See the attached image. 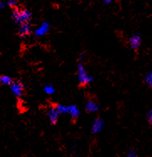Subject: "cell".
Returning a JSON list of instances; mask_svg holds the SVG:
<instances>
[{"label": "cell", "mask_w": 152, "mask_h": 157, "mask_svg": "<svg viewBox=\"0 0 152 157\" xmlns=\"http://www.w3.org/2000/svg\"><path fill=\"white\" fill-rule=\"evenodd\" d=\"M12 18L16 24H21L24 22H29L32 19V13L27 9L14 8L12 12Z\"/></svg>", "instance_id": "obj_1"}, {"label": "cell", "mask_w": 152, "mask_h": 157, "mask_svg": "<svg viewBox=\"0 0 152 157\" xmlns=\"http://www.w3.org/2000/svg\"><path fill=\"white\" fill-rule=\"evenodd\" d=\"M78 80L81 86H87L93 80V78L87 73L82 61H78Z\"/></svg>", "instance_id": "obj_2"}, {"label": "cell", "mask_w": 152, "mask_h": 157, "mask_svg": "<svg viewBox=\"0 0 152 157\" xmlns=\"http://www.w3.org/2000/svg\"><path fill=\"white\" fill-rule=\"evenodd\" d=\"M10 89L12 91V93L16 98H20L22 97L25 90V86L20 81H16V82H12V83L10 84Z\"/></svg>", "instance_id": "obj_3"}, {"label": "cell", "mask_w": 152, "mask_h": 157, "mask_svg": "<svg viewBox=\"0 0 152 157\" xmlns=\"http://www.w3.org/2000/svg\"><path fill=\"white\" fill-rule=\"evenodd\" d=\"M129 45L133 51H138L141 45V36L139 33H135L129 39Z\"/></svg>", "instance_id": "obj_4"}, {"label": "cell", "mask_w": 152, "mask_h": 157, "mask_svg": "<svg viewBox=\"0 0 152 157\" xmlns=\"http://www.w3.org/2000/svg\"><path fill=\"white\" fill-rule=\"evenodd\" d=\"M19 35L20 37L25 38L27 36L31 35L32 29H31V25L29 22H24L21 24H19Z\"/></svg>", "instance_id": "obj_5"}, {"label": "cell", "mask_w": 152, "mask_h": 157, "mask_svg": "<svg viewBox=\"0 0 152 157\" xmlns=\"http://www.w3.org/2000/svg\"><path fill=\"white\" fill-rule=\"evenodd\" d=\"M50 28H51V25L49 24L48 22H42L40 24V25L36 28L34 31V34L36 35V37H41L43 35H46L47 33L49 32L50 30Z\"/></svg>", "instance_id": "obj_6"}, {"label": "cell", "mask_w": 152, "mask_h": 157, "mask_svg": "<svg viewBox=\"0 0 152 157\" xmlns=\"http://www.w3.org/2000/svg\"><path fill=\"white\" fill-rule=\"evenodd\" d=\"M59 115L60 114L57 112L55 107H51L47 110V116H48V119L51 124H55L56 123L58 122Z\"/></svg>", "instance_id": "obj_7"}, {"label": "cell", "mask_w": 152, "mask_h": 157, "mask_svg": "<svg viewBox=\"0 0 152 157\" xmlns=\"http://www.w3.org/2000/svg\"><path fill=\"white\" fill-rule=\"evenodd\" d=\"M85 109L88 113H96L99 110V105L94 99H88L85 104Z\"/></svg>", "instance_id": "obj_8"}, {"label": "cell", "mask_w": 152, "mask_h": 157, "mask_svg": "<svg viewBox=\"0 0 152 157\" xmlns=\"http://www.w3.org/2000/svg\"><path fill=\"white\" fill-rule=\"evenodd\" d=\"M66 113L70 115L72 120H76V119H78V118L80 115V110L78 109V106L72 104V105L67 106V112H66Z\"/></svg>", "instance_id": "obj_9"}, {"label": "cell", "mask_w": 152, "mask_h": 157, "mask_svg": "<svg viewBox=\"0 0 152 157\" xmlns=\"http://www.w3.org/2000/svg\"><path fill=\"white\" fill-rule=\"evenodd\" d=\"M104 120L101 118H97L93 121V127H92V130L93 133H98L102 130V128L104 127Z\"/></svg>", "instance_id": "obj_10"}, {"label": "cell", "mask_w": 152, "mask_h": 157, "mask_svg": "<svg viewBox=\"0 0 152 157\" xmlns=\"http://www.w3.org/2000/svg\"><path fill=\"white\" fill-rule=\"evenodd\" d=\"M13 82L12 77L8 75H1L0 76V84L2 85H10Z\"/></svg>", "instance_id": "obj_11"}, {"label": "cell", "mask_w": 152, "mask_h": 157, "mask_svg": "<svg viewBox=\"0 0 152 157\" xmlns=\"http://www.w3.org/2000/svg\"><path fill=\"white\" fill-rule=\"evenodd\" d=\"M43 90H44L45 93L48 94V95H52V94H54L55 93V87H53L51 84H46L43 88Z\"/></svg>", "instance_id": "obj_12"}, {"label": "cell", "mask_w": 152, "mask_h": 157, "mask_svg": "<svg viewBox=\"0 0 152 157\" xmlns=\"http://www.w3.org/2000/svg\"><path fill=\"white\" fill-rule=\"evenodd\" d=\"M55 107L56 110H57V112L59 113V114H64V113H66V112H67V106L58 103Z\"/></svg>", "instance_id": "obj_13"}, {"label": "cell", "mask_w": 152, "mask_h": 157, "mask_svg": "<svg viewBox=\"0 0 152 157\" xmlns=\"http://www.w3.org/2000/svg\"><path fill=\"white\" fill-rule=\"evenodd\" d=\"M144 81L146 82V83L149 86V87H151L152 86V73L150 71L147 72V73L145 75L144 77Z\"/></svg>", "instance_id": "obj_14"}, {"label": "cell", "mask_w": 152, "mask_h": 157, "mask_svg": "<svg viewBox=\"0 0 152 157\" xmlns=\"http://www.w3.org/2000/svg\"><path fill=\"white\" fill-rule=\"evenodd\" d=\"M7 5L10 6L12 9H14L18 7V0H8L7 1Z\"/></svg>", "instance_id": "obj_15"}, {"label": "cell", "mask_w": 152, "mask_h": 157, "mask_svg": "<svg viewBox=\"0 0 152 157\" xmlns=\"http://www.w3.org/2000/svg\"><path fill=\"white\" fill-rule=\"evenodd\" d=\"M147 118H148V121H149L150 124H152V110H149L148 114H147Z\"/></svg>", "instance_id": "obj_16"}, {"label": "cell", "mask_w": 152, "mask_h": 157, "mask_svg": "<svg viewBox=\"0 0 152 157\" xmlns=\"http://www.w3.org/2000/svg\"><path fill=\"white\" fill-rule=\"evenodd\" d=\"M128 157H137V155L134 151H131L128 155Z\"/></svg>", "instance_id": "obj_17"}, {"label": "cell", "mask_w": 152, "mask_h": 157, "mask_svg": "<svg viewBox=\"0 0 152 157\" xmlns=\"http://www.w3.org/2000/svg\"><path fill=\"white\" fill-rule=\"evenodd\" d=\"M5 7V3H3L2 0H0V10H2V9H3Z\"/></svg>", "instance_id": "obj_18"}, {"label": "cell", "mask_w": 152, "mask_h": 157, "mask_svg": "<svg viewBox=\"0 0 152 157\" xmlns=\"http://www.w3.org/2000/svg\"><path fill=\"white\" fill-rule=\"evenodd\" d=\"M112 1H113V0H104V3H106V4H109Z\"/></svg>", "instance_id": "obj_19"}]
</instances>
